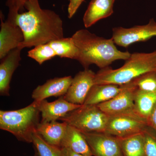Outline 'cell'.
Masks as SVG:
<instances>
[{
    "mask_svg": "<svg viewBox=\"0 0 156 156\" xmlns=\"http://www.w3.org/2000/svg\"><path fill=\"white\" fill-rule=\"evenodd\" d=\"M24 7L27 11L17 16L24 37L18 48L35 47L64 37L62 20L56 12L42 9L38 0H28Z\"/></svg>",
    "mask_w": 156,
    "mask_h": 156,
    "instance_id": "6da1fadb",
    "label": "cell"
},
{
    "mask_svg": "<svg viewBox=\"0 0 156 156\" xmlns=\"http://www.w3.org/2000/svg\"><path fill=\"white\" fill-rule=\"evenodd\" d=\"M79 50V61L85 69L95 64L100 69L108 67L113 62L127 60L128 51L118 50L112 39L98 36L86 29L77 31L72 37Z\"/></svg>",
    "mask_w": 156,
    "mask_h": 156,
    "instance_id": "7a4b0ae2",
    "label": "cell"
},
{
    "mask_svg": "<svg viewBox=\"0 0 156 156\" xmlns=\"http://www.w3.org/2000/svg\"><path fill=\"white\" fill-rule=\"evenodd\" d=\"M156 70V50L150 53L131 54L125 64L117 69H101L95 74L94 85L128 83L145 73Z\"/></svg>",
    "mask_w": 156,
    "mask_h": 156,
    "instance_id": "3957f363",
    "label": "cell"
},
{
    "mask_svg": "<svg viewBox=\"0 0 156 156\" xmlns=\"http://www.w3.org/2000/svg\"><path fill=\"white\" fill-rule=\"evenodd\" d=\"M37 101L20 109L0 111V129L8 131L20 141L31 143L40 123Z\"/></svg>",
    "mask_w": 156,
    "mask_h": 156,
    "instance_id": "277c9868",
    "label": "cell"
},
{
    "mask_svg": "<svg viewBox=\"0 0 156 156\" xmlns=\"http://www.w3.org/2000/svg\"><path fill=\"white\" fill-rule=\"evenodd\" d=\"M109 116L97 105H83L59 120L81 132H105Z\"/></svg>",
    "mask_w": 156,
    "mask_h": 156,
    "instance_id": "5b68a950",
    "label": "cell"
},
{
    "mask_svg": "<svg viewBox=\"0 0 156 156\" xmlns=\"http://www.w3.org/2000/svg\"><path fill=\"white\" fill-rule=\"evenodd\" d=\"M121 87L122 89L118 95L108 101L98 105V107L109 116H129L143 120L135 111L134 97L136 87L131 82Z\"/></svg>",
    "mask_w": 156,
    "mask_h": 156,
    "instance_id": "8992f818",
    "label": "cell"
},
{
    "mask_svg": "<svg viewBox=\"0 0 156 156\" xmlns=\"http://www.w3.org/2000/svg\"><path fill=\"white\" fill-rule=\"evenodd\" d=\"M19 12L9 11L5 21L1 11L0 30V59H2L11 51L18 48L24 41V35L17 25V16Z\"/></svg>",
    "mask_w": 156,
    "mask_h": 156,
    "instance_id": "52a82bcc",
    "label": "cell"
},
{
    "mask_svg": "<svg viewBox=\"0 0 156 156\" xmlns=\"http://www.w3.org/2000/svg\"><path fill=\"white\" fill-rule=\"evenodd\" d=\"M154 36H156V22L151 19L146 25L131 28L114 27L112 38L115 44L127 48L134 43L146 41Z\"/></svg>",
    "mask_w": 156,
    "mask_h": 156,
    "instance_id": "ba28073f",
    "label": "cell"
},
{
    "mask_svg": "<svg viewBox=\"0 0 156 156\" xmlns=\"http://www.w3.org/2000/svg\"><path fill=\"white\" fill-rule=\"evenodd\" d=\"M147 126L144 120L134 117L109 116L105 132L118 138H124L142 133Z\"/></svg>",
    "mask_w": 156,
    "mask_h": 156,
    "instance_id": "9c48e42d",
    "label": "cell"
},
{
    "mask_svg": "<svg viewBox=\"0 0 156 156\" xmlns=\"http://www.w3.org/2000/svg\"><path fill=\"white\" fill-rule=\"evenodd\" d=\"M93 156H124L120 139L105 132H82Z\"/></svg>",
    "mask_w": 156,
    "mask_h": 156,
    "instance_id": "30bf717a",
    "label": "cell"
},
{
    "mask_svg": "<svg viewBox=\"0 0 156 156\" xmlns=\"http://www.w3.org/2000/svg\"><path fill=\"white\" fill-rule=\"evenodd\" d=\"M95 73L89 69L78 73L66 94L63 96L66 100L75 104L83 105L90 89L94 85Z\"/></svg>",
    "mask_w": 156,
    "mask_h": 156,
    "instance_id": "8fae6325",
    "label": "cell"
},
{
    "mask_svg": "<svg viewBox=\"0 0 156 156\" xmlns=\"http://www.w3.org/2000/svg\"><path fill=\"white\" fill-rule=\"evenodd\" d=\"M37 102L39 111L41 113V122H45L59 120L68 113L82 106L69 102L64 99L63 96L52 102H48L45 99Z\"/></svg>",
    "mask_w": 156,
    "mask_h": 156,
    "instance_id": "7c38bea8",
    "label": "cell"
},
{
    "mask_svg": "<svg viewBox=\"0 0 156 156\" xmlns=\"http://www.w3.org/2000/svg\"><path fill=\"white\" fill-rule=\"evenodd\" d=\"M73 79L71 76L50 79L34 90L32 98L34 101H40L52 96H63L67 92Z\"/></svg>",
    "mask_w": 156,
    "mask_h": 156,
    "instance_id": "4fadbf2b",
    "label": "cell"
},
{
    "mask_svg": "<svg viewBox=\"0 0 156 156\" xmlns=\"http://www.w3.org/2000/svg\"><path fill=\"white\" fill-rule=\"evenodd\" d=\"M22 49L16 48L11 50L7 56L1 59L0 64V95H10V83L13 74L19 66L21 60Z\"/></svg>",
    "mask_w": 156,
    "mask_h": 156,
    "instance_id": "5bb4252c",
    "label": "cell"
},
{
    "mask_svg": "<svg viewBox=\"0 0 156 156\" xmlns=\"http://www.w3.org/2000/svg\"><path fill=\"white\" fill-rule=\"evenodd\" d=\"M115 0H91L83 18L86 28L113 13Z\"/></svg>",
    "mask_w": 156,
    "mask_h": 156,
    "instance_id": "9a60e30c",
    "label": "cell"
},
{
    "mask_svg": "<svg viewBox=\"0 0 156 156\" xmlns=\"http://www.w3.org/2000/svg\"><path fill=\"white\" fill-rule=\"evenodd\" d=\"M67 126V123L63 122H41L37 127L36 133L49 144L60 148V144L66 132Z\"/></svg>",
    "mask_w": 156,
    "mask_h": 156,
    "instance_id": "2e32d148",
    "label": "cell"
},
{
    "mask_svg": "<svg viewBox=\"0 0 156 156\" xmlns=\"http://www.w3.org/2000/svg\"><path fill=\"white\" fill-rule=\"evenodd\" d=\"M67 147L84 156L93 154L89 144L80 131L68 125L66 132L60 144V148Z\"/></svg>",
    "mask_w": 156,
    "mask_h": 156,
    "instance_id": "e0dca14e",
    "label": "cell"
},
{
    "mask_svg": "<svg viewBox=\"0 0 156 156\" xmlns=\"http://www.w3.org/2000/svg\"><path fill=\"white\" fill-rule=\"evenodd\" d=\"M121 86L114 84L94 85L89 91L83 105H98L111 100L121 91Z\"/></svg>",
    "mask_w": 156,
    "mask_h": 156,
    "instance_id": "ac0fdd59",
    "label": "cell"
},
{
    "mask_svg": "<svg viewBox=\"0 0 156 156\" xmlns=\"http://www.w3.org/2000/svg\"><path fill=\"white\" fill-rule=\"evenodd\" d=\"M134 103L136 114L147 123L148 119L156 104V92H144L136 88Z\"/></svg>",
    "mask_w": 156,
    "mask_h": 156,
    "instance_id": "d6986e66",
    "label": "cell"
},
{
    "mask_svg": "<svg viewBox=\"0 0 156 156\" xmlns=\"http://www.w3.org/2000/svg\"><path fill=\"white\" fill-rule=\"evenodd\" d=\"M119 139L124 156H146L144 131L126 138Z\"/></svg>",
    "mask_w": 156,
    "mask_h": 156,
    "instance_id": "ffe728a7",
    "label": "cell"
},
{
    "mask_svg": "<svg viewBox=\"0 0 156 156\" xmlns=\"http://www.w3.org/2000/svg\"><path fill=\"white\" fill-rule=\"evenodd\" d=\"M48 44L53 48L57 56L77 60L79 50L72 37L57 39Z\"/></svg>",
    "mask_w": 156,
    "mask_h": 156,
    "instance_id": "44dd1931",
    "label": "cell"
},
{
    "mask_svg": "<svg viewBox=\"0 0 156 156\" xmlns=\"http://www.w3.org/2000/svg\"><path fill=\"white\" fill-rule=\"evenodd\" d=\"M32 143L38 156H62L61 148L49 144L37 133L33 134Z\"/></svg>",
    "mask_w": 156,
    "mask_h": 156,
    "instance_id": "7402d4cb",
    "label": "cell"
},
{
    "mask_svg": "<svg viewBox=\"0 0 156 156\" xmlns=\"http://www.w3.org/2000/svg\"><path fill=\"white\" fill-rule=\"evenodd\" d=\"M29 57L41 65L53 57L57 56L55 51L49 44L36 46L28 52Z\"/></svg>",
    "mask_w": 156,
    "mask_h": 156,
    "instance_id": "603a6c76",
    "label": "cell"
},
{
    "mask_svg": "<svg viewBox=\"0 0 156 156\" xmlns=\"http://www.w3.org/2000/svg\"><path fill=\"white\" fill-rule=\"evenodd\" d=\"M131 82L141 91L156 92V70L145 73Z\"/></svg>",
    "mask_w": 156,
    "mask_h": 156,
    "instance_id": "cb8c5ba5",
    "label": "cell"
},
{
    "mask_svg": "<svg viewBox=\"0 0 156 156\" xmlns=\"http://www.w3.org/2000/svg\"><path fill=\"white\" fill-rule=\"evenodd\" d=\"M145 139L146 156H156V133L147 126L144 131Z\"/></svg>",
    "mask_w": 156,
    "mask_h": 156,
    "instance_id": "d4e9b609",
    "label": "cell"
},
{
    "mask_svg": "<svg viewBox=\"0 0 156 156\" xmlns=\"http://www.w3.org/2000/svg\"><path fill=\"white\" fill-rule=\"evenodd\" d=\"M28 0H7L6 6L9 8V10L20 12L25 9V3Z\"/></svg>",
    "mask_w": 156,
    "mask_h": 156,
    "instance_id": "484cf974",
    "label": "cell"
},
{
    "mask_svg": "<svg viewBox=\"0 0 156 156\" xmlns=\"http://www.w3.org/2000/svg\"><path fill=\"white\" fill-rule=\"evenodd\" d=\"M69 3L68 8V17L71 18L76 14L79 7L84 0H69Z\"/></svg>",
    "mask_w": 156,
    "mask_h": 156,
    "instance_id": "4316f807",
    "label": "cell"
},
{
    "mask_svg": "<svg viewBox=\"0 0 156 156\" xmlns=\"http://www.w3.org/2000/svg\"><path fill=\"white\" fill-rule=\"evenodd\" d=\"M147 125L152 128L156 133V104L148 119Z\"/></svg>",
    "mask_w": 156,
    "mask_h": 156,
    "instance_id": "83f0119b",
    "label": "cell"
},
{
    "mask_svg": "<svg viewBox=\"0 0 156 156\" xmlns=\"http://www.w3.org/2000/svg\"><path fill=\"white\" fill-rule=\"evenodd\" d=\"M61 150L62 156H84L74 151L69 148L61 147Z\"/></svg>",
    "mask_w": 156,
    "mask_h": 156,
    "instance_id": "f1b7e54d",
    "label": "cell"
},
{
    "mask_svg": "<svg viewBox=\"0 0 156 156\" xmlns=\"http://www.w3.org/2000/svg\"><path fill=\"white\" fill-rule=\"evenodd\" d=\"M34 156H38V155L37 154H36Z\"/></svg>",
    "mask_w": 156,
    "mask_h": 156,
    "instance_id": "f546056e",
    "label": "cell"
},
{
    "mask_svg": "<svg viewBox=\"0 0 156 156\" xmlns=\"http://www.w3.org/2000/svg\"></svg>",
    "mask_w": 156,
    "mask_h": 156,
    "instance_id": "4dcf8cb0",
    "label": "cell"
}]
</instances>
